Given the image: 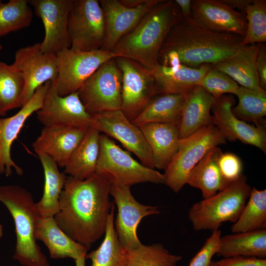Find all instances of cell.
<instances>
[{"label": "cell", "mask_w": 266, "mask_h": 266, "mask_svg": "<svg viewBox=\"0 0 266 266\" xmlns=\"http://www.w3.org/2000/svg\"><path fill=\"white\" fill-rule=\"evenodd\" d=\"M50 83L48 81L38 87L30 100L16 114L0 118V166L6 176L12 174V168L19 175L23 173L22 168L11 158V147L28 118L42 107Z\"/></svg>", "instance_id": "obj_18"}, {"label": "cell", "mask_w": 266, "mask_h": 266, "mask_svg": "<svg viewBox=\"0 0 266 266\" xmlns=\"http://www.w3.org/2000/svg\"><path fill=\"white\" fill-rule=\"evenodd\" d=\"M3 234V228L2 225L0 224V239L2 237Z\"/></svg>", "instance_id": "obj_48"}, {"label": "cell", "mask_w": 266, "mask_h": 266, "mask_svg": "<svg viewBox=\"0 0 266 266\" xmlns=\"http://www.w3.org/2000/svg\"><path fill=\"white\" fill-rule=\"evenodd\" d=\"M192 13L195 20L211 31L245 36L247 26L245 14L221 0H192Z\"/></svg>", "instance_id": "obj_20"}, {"label": "cell", "mask_w": 266, "mask_h": 266, "mask_svg": "<svg viewBox=\"0 0 266 266\" xmlns=\"http://www.w3.org/2000/svg\"><path fill=\"white\" fill-rule=\"evenodd\" d=\"M114 205L108 215L104 237L100 246L86 254L91 261L90 266H125L128 253L121 244L114 228Z\"/></svg>", "instance_id": "obj_32"}, {"label": "cell", "mask_w": 266, "mask_h": 266, "mask_svg": "<svg viewBox=\"0 0 266 266\" xmlns=\"http://www.w3.org/2000/svg\"><path fill=\"white\" fill-rule=\"evenodd\" d=\"M70 48L100 50L105 37V23L99 0H73L67 21Z\"/></svg>", "instance_id": "obj_9"}, {"label": "cell", "mask_w": 266, "mask_h": 266, "mask_svg": "<svg viewBox=\"0 0 266 266\" xmlns=\"http://www.w3.org/2000/svg\"><path fill=\"white\" fill-rule=\"evenodd\" d=\"M73 0H30V5L41 20L45 31L40 43L42 52L56 55L70 48L67 21Z\"/></svg>", "instance_id": "obj_16"}, {"label": "cell", "mask_w": 266, "mask_h": 266, "mask_svg": "<svg viewBox=\"0 0 266 266\" xmlns=\"http://www.w3.org/2000/svg\"><path fill=\"white\" fill-rule=\"evenodd\" d=\"M185 99V95L164 94L154 97L132 122L137 126L148 123L179 126Z\"/></svg>", "instance_id": "obj_31"}, {"label": "cell", "mask_w": 266, "mask_h": 266, "mask_svg": "<svg viewBox=\"0 0 266 266\" xmlns=\"http://www.w3.org/2000/svg\"><path fill=\"white\" fill-rule=\"evenodd\" d=\"M100 133L94 127L87 130L65 166V174L83 180L96 173L100 154Z\"/></svg>", "instance_id": "obj_27"}, {"label": "cell", "mask_w": 266, "mask_h": 266, "mask_svg": "<svg viewBox=\"0 0 266 266\" xmlns=\"http://www.w3.org/2000/svg\"><path fill=\"white\" fill-rule=\"evenodd\" d=\"M122 74L115 58L102 64L77 92L91 115L121 109Z\"/></svg>", "instance_id": "obj_8"}, {"label": "cell", "mask_w": 266, "mask_h": 266, "mask_svg": "<svg viewBox=\"0 0 266 266\" xmlns=\"http://www.w3.org/2000/svg\"><path fill=\"white\" fill-rule=\"evenodd\" d=\"M222 152L214 147L205 154L191 172L187 184L200 189L203 199L209 198L226 188L231 183L222 175L218 159Z\"/></svg>", "instance_id": "obj_28"}, {"label": "cell", "mask_w": 266, "mask_h": 266, "mask_svg": "<svg viewBox=\"0 0 266 266\" xmlns=\"http://www.w3.org/2000/svg\"><path fill=\"white\" fill-rule=\"evenodd\" d=\"M199 86L215 99L226 93L234 95L239 87L230 76L211 66Z\"/></svg>", "instance_id": "obj_39"}, {"label": "cell", "mask_w": 266, "mask_h": 266, "mask_svg": "<svg viewBox=\"0 0 266 266\" xmlns=\"http://www.w3.org/2000/svg\"><path fill=\"white\" fill-rule=\"evenodd\" d=\"M122 74L120 110L130 121L134 120L157 95L152 71L133 60L115 57Z\"/></svg>", "instance_id": "obj_11"}, {"label": "cell", "mask_w": 266, "mask_h": 266, "mask_svg": "<svg viewBox=\"0 0 266 266\" xmlns=\"http://www.w3.org/2000/svg\"><path fill=\"white\" fill-rule=\"evenodd\" d=\"M2 48V45L0 44V51L1 50Z\"/></svg>", "instance_id": "obj_51"}, {"label": "cell", "mask_w": 266, "mask_h": 266, "mask_svg": "<svg viewBox=\"0 0 266 266\" xmlns=\"http://www.w3.org/2000/svg\"><path fill=\"white\" fill-rule=\"evenodd\" d=\"M259 44L242 46L233 55L211 66L224 72L243 87L262 90L256 61Z\"/></svg>", "instance_id": "obj_26"}, {"label": "cell", "mask_w": 266, "mask_h": 266, "mask_svg": "<svg viewBox=\"0 0 266 266\" xmlns=\"http://www.w3.org/2000/svg\"><path fill=\"white\" fill-rule=\"evenodd\" d=\"M210 266H215L214 261H212Z\"/></svg>", "instance_id": "obj_49"}, {"label": "cell", "mask_w": 266, "mask_h": 266, "mask_svg": "<svg viewBox=\"0 0 266 266\" xmlns=\"http://www.w3.org/2000/svg\"><path fill=\"white\" fill-rule=\"evenodd\" d=\"M36 112L38 120L44 127L88 129L93 126V116L86 110L77 92L65 97L59 96L55 81H51L42 106Z\"/></svg>", "instance_id": "obj_13"}, {"label": "cell", "mask_w": 266, "mask_h": 266, "mask_svg": "<svg viewBox=\"0 0 266 266\" xmlns=\"http://www.w3.org/2000/svg\"><path fill=\"white\" fill-rule=\"evenodd\" d=\"M266 228V190L252 188L239 216L231 228L233 233Z\"/></svg>", "instance_id": "obj_34"}, {"label": "cell", "mask_w": 266, "mask_h": 266, "mask_svg": "<svg viewBox=\"0 0 266 266\" xmlns=\"http://www.w3.org/2000/svg\"><path fill=\"white\" fill-rule=\"evenodd\" d=\"M252 188L242 175L226 188L209 198L192 205L188 217L196 231H216L226 222L237 220L250 194Z\"/></svg>", "instance_id": "obj_5"}, {"label": "cell", "mask_w": 266, "mask_h": 266, "mask_svg": "<svg viewBox=\"0 0 266 266\" xmlns=\"http://www.w3.org/2000/svg\"><path fill=\"white\" fill-rule=\"evenodd\" d=\"M96 173L105 177L111 182H118L130 187L145 182L165 183L163 174L134 160L104 134H100Z\"/></svg>", "instance_id": "obj_7"}, {"label": "cell", "mask_w": 266, "mask_h": 266, "mask_svg": "<svg viewBox=\"0 0 266 266\" xmlns=\"http://www.w3.org/2000/svg\"><path fill=\"white\" fill-rule=\"evenodd\" d=\"M178 6L182 18L192 16L191 0H175Z\"/></svg>", "instance_id": "obj_44"}, {"label": "cell", "mask_w": 266, "mask_h": 266, "mask_svg": "<svg viewBox=\"0 0 266 266\" xmlns=\"http://www.w3.org/2000/svg\"><path fill=\"white\" fill-rule=\"evenodd\" d=\"M224 258L235 256L266 257V229L221 236L216 254Z\"/></svg>", "instance_id": "obj_29"}, {"label": "cell", "mask_w": 266, "mask_h": 266, "mask_svg": "<svg viewBox=\"0 0 266 266\" xmlns=\"http://www.w3.org/2000/svg\"><path fill=\"white\" fill-rule=\"evenodd\" d=\"M88 129L69 127H44L32 146L37 155H48L58 166L65 167Z\"/></svg>", "instance_id": "obj_21"}, {"label": "cell", "mask_w": 266, "mask_h": 266, "mask_svg": "<svg viewBox=\"0 0 266 266\" xmlns=\"http://www.w3.org/2000/svg\"><path fill=\"white\" fill-rule=\"evenodd\" d=\"M181 18L174 0H162L119 40L111 51L115 57L133 60L153 71L160 63L159 52L166 37Z\"/></svg>", "instance_id": "obj_3"}, {"label": "cell", "mask_w": 266, "mask_h": 266, "mask_svg": "<svg viewBox=\"0 0 266 266\" xmlns=\"http://www.w3.org/2000/svg\"><path fill=\"white\" fill-rule=\"evenodd\" d=\"M0 201L9 211L15 225L16 241L13 258L24 266H50L35 237L40 215L32 194L17 185L0 186Z\"/></svg>", "instance_id": "obj_4"}, {"label": "cell", "mask_w": 266, "mask_h": 266, "mask_svg": "<svg viewBox=\"0 0 266 266\" xmlns=\"http://www.w3.org/2000/svg\"><path fill=\"white\" fill-rule=\"evenodd\" d=\"M215 266H266V259L235 256L214 262Z\"/></svg>", "instance_id": "obj_42"}, {"label": "cell", "mask_w": 266, "mask_h": 266, "mask_svg": "<svg viewBox=\"0 0 266 266\" xmlns=\"http://www.w3.org/2000/svg\"><path fill=\"white\" fill-rule=\"evenodd\" d=\"M226 138L214 124L206 126L180 139L178 150L163 174L165 183L175 193L187 184L195 166L211 149L226 143Z\"/></svg>", "instance_id": "obj_6"}, {"label": "cell", "mask_w": 266, "mask_h": 266, "mask_svg": "<svg viewBox=\"0 0 266 266\" xmlns=\"http://www.w3.org/2000/svg\"><path fill=\"white\" fill-rule=\"evenodd\" d=\"M0 173H3L1 167L0 166Z\"/></svg>", "instance_id": "obj_50"}, {"label": "cell", "mask_w": 266, "mask_h": 266, "mask_svg": "<svg viewBox=\"0 0 266 266\" xmlns=\"http://www.w3.org/2000/svg\"><path fill=\"white\" fill-rule=\"evenodd\" d=\"M25 81L21 73L7 64L0 62V116L21 108Z\"/></svg>", "instance_id": "obj_35"}, {"label": "cell", "mask_w": 266, "mask_h": 266, "mask_svg": "<svg viewBox=\"0 0 266 266\" xmlns=\"http://www.w3.org/2000/svg\"><path fill=\"white\" fill-rule=\"evenodd\" d=\"M218 165L223 178L232 183L243 174L242 164L240 158L232 153H221L218 159Z\"/></svg>", "instance_id": "obj_41"}, {"label": "cell", "mask_w": 266, "mask_h": 266, "mask_svg": "<svg viewBox=\"0 0 266 266\" xmlns=\"http://www.w3.org/2000/svg\"><path fill=\"white\" fill-rule=\"evenodd\" d=\"M215 98L198 86L185 95L179 125L180 139L188 137L201 128L213 124L210 111Z\"/></svg>", "instance_id": "obj_24"}, {"label": "cell", "mask_w": 266, "mask_h": 266, "mask_svg": "<svg viewBox=\"0 0 266 266\" xmlns=\"http://www.w3.org/2000/svg\"><path fill=\"white\" fill-rule=\"evenodd\" d=\"M125 266H176L180 255L170 253L160 243L144 245L128 251Z\"/></svg>", "instance_id": "obj_36"}, {"label": "cell", "mask_w": 266, "mask_h": 266, "mask_svg": "<svg viewBox=\"0 0 266 266\" xmlns=\"http://www.w3.org/2000/svg\"><path fill=\"white\" fill-rule=\"evenodd\" d=\"M234 103V99L231 96L223 95L215 99L212 108L213 124L226 140H239L243 143L255 146L266 153V127L250 125L236 117L232 110Z\"/></svg>", "instance_id": "obj_17"}, {"label": "cell", "mask_w": 266, "mask_h": 266, "mask_svg": "<svg viewBox=\"0 0 266 266\" xmlns=\"http://www.w3.org/2000/svg\"><path fill=\"white\" fill-rule=\"evenodd\" d=\"M162 0H149L143 5L130 8L119 0H99L105 23V37L101 50L111 51L119 40Z\"/></svg>", "instance_id": "obj_19"}, {"label": "cell", "mask_w": 266, "mask_h": 266, "mask_svg": "<svg viewBox=\"0 0 266 266\" xmlns=\"http://www.w3.org/2000/svg\"><path fill=\"white\" fill-rule=\"evenodd\" d=\"M35 235L37 240L42 241L47 247L50 257L53 259L70 258L75 260L88 250L68 236L58 225L54 217L39 216Z\"/></svg>", "instance_id": "obj_25"}, {"label": "cell", "mask_w": 266, "mask_h": 266, "mask_svg": "<svg viewBox=\"0 0 266 266\" xmlns=\"http://www.w3.org/2000/svg\"><path fill=\"white\" fill-rule=\"evenodd\" d=\"M33 12L28 0H0V37L29 27Z\"/></svg>", "instance_id": "obj_37"}, {"label": "cell", "mask_w": 266, "mask_h": 266, "mask_svg": "<svg viewBox=\"0 0 266 266\" xmlns=\"http://www.w3.org/2000/svg\"><path fill=\"white\" fill-rule=\"evenodd\" d=\"M111 182L95 173L79 180L67 177L54 217L60 228L87 250L104 234L114 204L110 201Z\"/></svg>", "instance_id": "obj_1"}, {"label": "cell", "mask_w": 266, "mask_h": 266, "mask_svg": "<svg viewBox=\"0 0 266 266\" xmlns=\"http://www.w3.org/2000/svg\"><path fill=\"white\" fill-rule=\"evenodd\" d=\"M56 58V90L65 97L77 92L102 64L115 56L112 51L101 49L84 51L69 48L58 53Z\"/></svg>", "instance_id": "obj_10"}, {"label": "cell", "mask_w": 266, "mask_h": 266, "mask_svg": "<svg viewBox=\"0 0 266 266\" xmlns=\"http://www.w3.org/2000/svg\"><path fill=\"white\" fill-rule=\"evenodd\" d=\"M16 266L15 265H9V266Z\"/></svg>", "instance_id": "obj_52"}, {"label": "cell", "mask_w": 266, "mask_h": 266, "mask_svg": "<svg viewBox=\"0 0 266 266\" xmlns=\"http://www.w3.org/2000/svg\"><path fill=\"white\" fill-rule=\"evenodd\" d=\"M238 99L236 106L232 108L233 115L257 127H266L264 117L266 115V90H254L239 86L234 94Z\"/></svg>", "instance_id": "obj_33"}, {"label": "cell", "mask_w": 266, "mask_h": 266, "mask_svg": "<svg viewBox=\"0 0 266 266\" xmlns=\"http://www.w3.org/2000/svg\"><path fill=\"white\" fill-rule=\"evenodd\" d=\"M37 155L44 171V184L42 196L35 206L40 216L54 217L59 210L60 197L67 177L60 171L51 157L43 154Z\"/></svg>", "instance_id": "obj_30"}, {"label": "cell", "mask_w": 266, "mask_h": 266, "mask_svg": "<svg viewBox=\"0 0 266 266\" xmlns=\"http://www.w3.org/2000/svg\"><path fill=\"white\" fill-rule=\"evenodd\" d=\"M243 37L211 31L192 16L181 18L170 30L159 52L178 55L181 64L198 67L212 65L233 55L242 46Z\"/></svg>", "instance_id": "obj_2"}, {"label": "cell", "mask_w": 266, "mask_h": 266, "mask_svg": "<svg viewBox=\"0 0 266 266\" xmlns=\"http://www.w3.org/2000/svg\"><path fill=\"white\" fill-rule=\"evenodd\" d=\"M110 194L117 207L114 228L119 240L127 251L136 248L141 244L137 235L140 221L160 211L157 206L138 202L132 194L130 187L118 182H111Z\"/></svg>", "instance_id": "obj_12"}, {"label": "cell", "mask_w": 266, "mask_h": 266, "mask_svg": "<svg viewBox=\"0 0 266 266\" xmlns=\"http://www.w3.org/2000/svg\"><path fill=\"white\" fill-rule=\"evenodd\" d=\"M210 68L209 64L198 67L181 64L176 67H170L159 63L152 71L157 94L186 95L199 86Z\"/></svg>", "instance_id": "obj_22"}, {"label": "cell", "mask_w": 266, "mask_h": 266, "mask_svg": "<svg viewBox=\"0 0 266 266\" xmlns=\"http://www.w3.org/2000/svg\"><path fill=\"white\" fill-rule=\"evenodd\" d=\"M149 0H119L124 6L130 8H134L143 5L149 1Z\"/></svg>", "instance_id": "obj_46"}, {"label": "cell", "mask_w": 266, "mask_h": 266, "mask_svg": "<svg viewBox=\"0 0 266 266\" xmlns=\"http://www.w3.org/2000/svg\"><path fill=\"white\" fill-rule=\"evenodd\" d=\"M221 236L220 230L213 231L200 250L192 259L189 266H210L212 259L219 250Z\"/></svg>", "instance_id": "obj_40"}, {"label": "cell", "mask_w": 266, "mask_h": 266, "mask_svg": "<svg viewBox=\"0 0 266 266\" xmlns=\"http://www.w3.org/2000/svg\"><path fill=\"white\" fill-rule=\"evenodd\" d=\"M10 65L21 73L25 81L23 106L30 100L38 87L48 81H56L57 78L56 55L42 52L40 43L19 49Z\"/></svg>", "instance_id": "obj_14"}, {"label": "cell", "mask_w": 266, "mask_h": 266, "mask_svg": "<svg viewBox=\"0 0 266 266\" xmlns=\"http://www.w3.org/2000/svg\"><path fill=\"white\" fill-rule=\"evenodd\" d=\"M92 115V127L100 133L117 139L128 151L135 155L141 164L154 169L151 151L142 132L120 109Z\"/></svg>", "instance_id": "obj_15"}, {"label": "cell", "mask_w": 266, "mask_h": 266, "mask_svg": "<svg viewBox=\"0 0 266 266\" xmlns=\"http://www.w3.org/2000/svg\"><path fill=\"white\" fill-rule=\"evenodd\" d=\"M247 30L242 45L266 41V0H253L245 10Z\"/></svg>", "instance_id": "obj_38"}, {"label": "cell", "mask_w": 266, "mask_h": 266, "mask_svg": "<svg viewBox=\"0 0 266 266\" xmlns=\"http://www.w3.org/2000/svg\"><path fill=\"white\" fill-rule=\"evenodd\" d=\"M256 66L259 77L260 85L262 89H266V46L259 44L258 51Z\"/></svg>", "instance_id": "obj_43"}, {"label": "cell", "mask_w": 266, "mask_h": 266, "mask_svg": "<svg viewBox=\"0 0 266 266\" xmlns=\"http://www.w3.org/2000/svg\"><path fill=\"white\" fill-rule=\"evenodd\" d=\"M86 254H84L74 260L75 266H85V261Z\"/></svg>", "instance_id": "obj_47"}, {"label": "cell", "mask_w": 266, "mask_h": 266, "mask_svg": "<svg viewBox=\"0 0 266 266\" xmlns=\"http://www.w3.org/2000/svg\"><path fill=\"white\" fill-rule=\"evenodd\" d=\"M223 2L233 9H237L245 14L246 7L250 4L253 0H221Z\"/></svg>", "instance_id": "obj_45"}, {"label": "cell", "mask_w": 266, "mask_h": 266, "mask_svg": "<svg viewBox=\"0 0 266 266\" xmlns=\"http://www.w3.org/2000/svg\"><path fill=\"white\" fill-rule=\"evenodd\" d=\"M138 127L150 148L154 168L165 170L178 149L179 126L170 124L148 123Z\"/></svg>", "instance_id": "obj_23"}]
</instances>
